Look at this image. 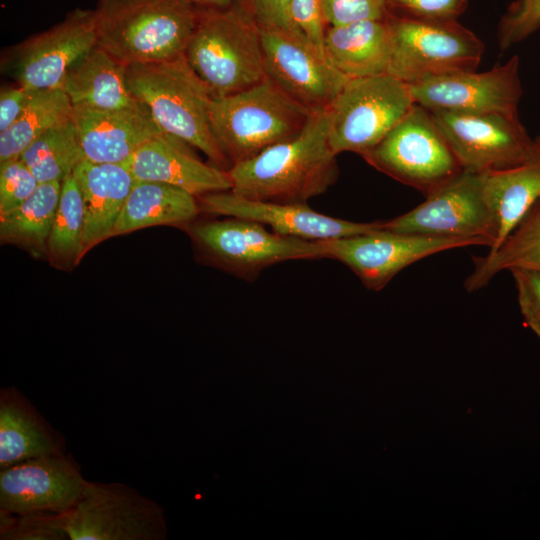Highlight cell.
Instances as JSON below:
<instances>
[{"label": "cell", "mask_w": 540, "mask_h": 540, "mask_svg": "<svg viewBox=\"0 0 540 540\" xmlns=\"http://www.w3.org/2000/svg\"><path fill=\"white\" fill-rule=\"evenodd\" d=\"M361 157L378 171L428 196L463 168L431 112L414 104L406 116Z\"/></svg>", "instance_id": "7"}, {"label": "cell", "mask_w": 540, "mask_h": 540, "mask_svg": "<svg viewBox=\"0 0 540 540\" xmlns=\"http://www.w3.org/2000/svg\"><path fill=\"white\" fill-rule=\"evenodd\" d=\"M538 201L540 202V199Z\"/></svg>", "instance_id": "42"}, {"label": "cell", "mask_w": 540, "mask_h": 540, "mask_svg": "<svg viewBox=\"0 0 540 540\" xmlns=\"http://www.w3.org/2000/svg\"><path fill=\"white\" fill-rule=\"evenodd\" d=\"M266 77L311 111L327 109L349 78L300 32L260 27Z\"/></svg>", "instance_id": "15"}, {"label": "cell", "mask_w": 540, "mask_h": 540, "mask_svg": "<svg viewBox=\"0 0 540 540\" xmlns=\"http://www.w3.org/2000/svg\"><path fill=\"white\" fill-rule=\"evenodd\" d=\"M463 170L491 173L514 167L533 139L519 115L430 111Z\"/></svg>", "instance_id": "13"}, {"label": "cell", "mask_w": 540, "mask_h": 540, "mask_svg": "<svg viewBox=\"0 0 540 540\" xmlns=\"http://www.w3.org/2000/svg\"><path fill=\"white\" fill-rule=\"evenodd\" d=\"M291 19L296 29L316 48L324 51L327 24L322 10V0H291Z\"/></svg>", "instance_id": "38"}, {"label": "cell", "mask_w": 540, "mask_h": 540, "mask_svg": "<svg viewBox=\"0 0 540 540\" xmlns=\"http://www.w3.org/2000/svg\"><path fill=\"white\" fill-rule=\"evenodd\" d=\"M60 192L59 181L40 183L24 203L0 216L1 241L23 246L36 256L47 255Z\"/></svg>", "instance_id": "29"}, {"label": "cell", "mask_w": 540, "mask_h": 540, "mask_svg": "<svg viewBox=\"0 0 540 540\" xmlns=\"http://www.w3.org/2000/svg\"><path fill=\"white\" fill-rule=\"evenodd\" d=\"M189 230L204 255L244 279H254L278 263L325 258L321 241L283 236L248 219L205 221Z\"/></svg>", "instance_id": "9"}, {"label": "cell", "mask_w": 540, "mask_h": 540, "mask_svg": "<svg viewBox=\"0 0 540 540\" xmlns=\"http://www.w3.org/2000/svg\"><path fill=\"white\" fill-rule=\"evenodd\" d=\"M198 11L223 10L233 6L238 0H184Z\"/></svg>", "instance_id": "41"}, {"label": "cell", "mask_w": 540, "mask_h": 540, "mask_svg": "<svg viewBox=\"0 0 540 540\" xmlns=\"http://www.w3.org/2000/svg\"><path fill=\"white\" fill-rule=\"evenodd\" d=\"M86 479L73 459L54 454L0 470V510L14 514H63L77 502Z\"/></svg>", "instance_id": "18"}, {"label": "cell", "mask_w": 540, "mask_h": 540, "mask_svg": "<svg viewBox=\"0 0 540 540\" xmlns=\"http://www.w3.org/2000/svg\"><path fill=\"white\" fill-rule=\"evenodd\" d=\"M200 211L260 223L277 234L324 241L382 229L383 221L353 222L312 210L307 204H287L250 199L232 190L197 197Z\"/></svg>", "instance_id": "17"}, {"label": "cell", "mask_w": 540, "mask_h": 540, "mask_svg": "<svg viewBox=\"0 0 540 540\" xmlns=\"http://www.w3.org/2000/svg\"><path fill=\"white\" fill-rule=\"evenodd\" d=\"M189 146L163 132L143 144L125 164L137 181L169 184L196 197L231 190L227 170L204 163Z\"/></svg>", "instance_id": "19"}, {"label": "cell", "mask_w": 540, "mask_h": 540, "mask_svg": "<svg viewBox=\"0 0 540 540\" xmlns=\"http://www.w3.org/2000/svg\"><path fill=\"white\" fill-rule=\"evenodd\" d=\"M262 28L299 32L291 19V0H241ZM303 35V34H302Z\"/></svg>", "instance_id": "39"}, {"label": "cell", "mask_w": 540, "mask_h": 540, "mask_svg": "<svg viewBox=\"0 0 540 540\" xmlns=\"http://www.w3.org/2000/svg\"><path fill=\"white\" fill-rule=\"evenodd\" d=\"M336 154L328 138L327 109L314 111L296 136L232 165V191L250 199L307 204L337 180Z\"/></svg>", "instance_id": "1"}, {"label": "cell", "mask_w": 540, "mask_h": 540, "mask_svg": "<svg viewBox=\"0 0 540 540\" xmlns=\"http://www.w3.org/2000/svg\"><path fill=\"white\" fill-rule=\"evenodd\" d=\"M487 173L463 170L412 210L388 221L390 232L437 238L480 239L491 249L496 218L485 190Z\"/></svg>", "instance_id": "11"}, {"label": "cell", "mask_w": 540, "mask_h": 540, "mask_svg": "<svg viewBox=\"0 0 540 540\" xmlns=\"http://www.w3.org/2000/svg\"><path fill=\"white\" fill-rule=\"evenodd\" d=\"M414 102L429 111L519 115V58L485 72H460L408 85Z\"/></svg>", "instance_id": "16"}, {"label": "cell", "mask_w": 540, "mask_h": 540, "mask_svg": "<svg viewBox=\"0 0 540 540\" xmlns=\"http://www.w3.org/2000/svg\"><path fill=\"white\" fill-rule=\"evenodd\" d=\"M391 54L387 74L411 85L476 71L483 42L457 19H416L388 13Z\"/></svg>", "instance_id": "6"}, {"label": "cell", "mask_w": 540, "mask_h": 540, "mask_svg": "<svg viewBox=\"0 0 540 540\" xmlns=\"http://www.w3.org/2000/svg\"><path fill=\"white\" fill-rule=\"evenodd\" d=\"M97 46L95 10L76 9L7 52L5 68L31 90L62 88L70 70Z\"/></svg>", "instance_id": "12"}, {"label": "cell", "mask_w": 540, "mask_h": 540, "mask_svg": "<svg viewBox=\"0 0 540 540\" xmlns=\"http://www.w3.org/2000/svg\"><path fill=\"white\" fill-rule=\"evenodd\" d=\"M73 106L62 88L35 90L17 121L0 132V162L20 158L37 138L73 119Z\"/></svg>", "instance_id": "28"}, {"label": "cell", "mask_w": 540, "mask_h": 540, "mask_svg": "<svg viewBox=\"0 0 540 540\" xmlns=\"http://www.w3.org/2000/svg\"><path fill=\"white\" fill-rule=\"evenodd\" d=\"M324 51L333 66L349 79L386 74L391 54L386 18L328 26Z\"/></svg>", "instance_id": "23"}, {"label": "cell", "mask_w": 540, "mask_h": 540, "mask_svg": "<svg viewBox=\"0 0 540 540\" xmlns=\"http://www.w3.org/2000/svg\"><path fill=\"white\" fill-rule=\"evenodd\" d=\"M64 441L20 391L0 392V469L29 459L62 454Z\"/></svg>", "instance_id": "22"}, {"label": "cell", "mask_w": 540, "mask_h": 540, "mask_svg": "<svg viewBox=\"0 0 540 540\" xmlns=\"http://www.w3.org/2000/svg\"><path fill=\"white\" fill-rule=\"evenodd\" d=\"M62 89L73 108L119 110L141 103L127 81V66L96 46L66 76Z\"/></svg>", "instance_id": "24"}, {"label": "cell", "mask_w": 540, "mask_h": 540, "mask_svg": "<svg viewBox=\"0 0 540 540\" xmlns=\"http://www.w3.org/2000/svg\"><path fill=\"white\" fill-rule=\"evenodd\" d=\"M39 184L21 158L0 162V216L24 203Z\"/></svg>", "instance_id": "34"}, {"label": "cell", "mask_w": 540, "mask_h": 540, "mask_svg": "<svg viewBox=\"0 0 540 540\" xmlns=\"http://www.w3.org/2000/svg\"><path fill=\"white\" fill-rule=\"evenodd\" d=\"M63 518L69 540H164L167 535L163 508L120 482L86 480Z\"/></svg>", "instance_id": "10"}, {"label": "cell", "mask_w": 540, "mask_h": 540, "mask_svg": "<svg viewBox=\"0 0 540 540\" xmlns=\"http://www.w3.org/2000/svg\"><path fill=\"white\" fill-rule=\"evenodd\" d=\"M35 90L20 84L6 85L0 91V132L12 126L28 105Z\"/></svg>", "instance_id": "40"}, {"label": "cell", "mask_w": 540, "mask_h": 540, "mask_svg": "<svg viewBox=\"0 0 540 540\" xmlns=\"http://www.w3.org/2000/svg\"><path fill=\"white\" fill-rule=\"evenodd\" d=\"M95 14L97 46L126 66L184 54L197 20L184 0H99Z\"/></svg>", "instance_id": "3"}, {"label": "cell", "mask_w": 540, "mask_h": 540, "mask_svg": "<svg viewBox=\"0 0 540 540\" xmlns=\"http://www.w3.org/2000/svg\"><path fill=\"white\" fill-rule=\"evenodd\" d=\"M414 104L408 85L390 74L349 79L327 108L332 151L361 156L376 146Z\"/></svg>", "instance_id": "8"}, {"label": "cell", "mask_w": 540, "mask_h": 540, "mask_svg": "<svg viewBox=\"0 0 540 540\" xmlns=\"http://www.w3.org/2000/svg\"><path fill=\"white\" fill-rule=\"evenodd\" d=\"M84 203L79 185L70 174L61 182L59 202L47 243L50 262L69 270L83 258Z\"/></svg>", "instance_id": "30"}, {"label": "cell", "mask_w": 540, "mask_h": 540, "mask_svg": "<svg viewBox=\"0 0 540 540\" xmlns=\"http://www.w3.org/2000/svg\"><path fill=\"white\" fill-rule=\"evenodd\" d=\"M389 13L416 19H457L468 0H387Z\"/></svg>", "instance_id": "36"}, {"label": "cell", "mask_w": 540, "mask_h": 540, "mask_svg": "<svg viewBox=\"0 0 540 540\" xmlns=\"http://www.w3.org/2000/svg\"><path fill=\"white\" fill-rule=\"evenodd\" d=\"M2 540H69L63 514H14L0 510Z\"/></svg>", "instance_id": "32"}, {"label": "cell", "mask_w": 540, "mask_h": 540, "mask_svg": "<svg viewBox=\"0 0 540 540\" xmlns=\"http://www.w3.org/2000/svg\"><path fill=\"white\" fill-rule=\"evenodd\" d=\"M20 158L39 183L62 182L84 160L73 119L45 132L29 145Z\"/></svg>", "instance_id": "31"}, {"label": "cell", "mask_w": 540, "mask_h": 540, "mask_svg": "<svg viewBox=\"0 0 540 540\" xmlns=\"http://www.w3.org/2000/svg\"><path fill=\"white\" fill-rule=\"evenodd\" d=\"M540 28V0H515L500 19L497 31L502 51L528 38Z\"/></svg>", "instance_id": "33"}, {"label": "cell", "mask_w": 540, "mask_h": 540, "mask_svg": "<svg viewBox=\"0 0 540 540\" xmlns=\"http://www.w3.org/2000/svg\"><path fill=\"white\" fill-rule=\"evenodd\" d=\"M473 272L466 278L468 292L485 287L504 270L524 269L540 273V202L537 201L503 241L487 255L473 257Z\"/></svg>", "instance_id": "27"}, {"label": "cell", "mask_w": 540, "mask_h": 540, "mask_svg": "<svg viewBox=\"0 0 540 540\" xmlns=\"http://www.w3.org/2000/svg\"><path fill=\"white\" fill-rule=\"evenodd\" d=\"M73 175L84 203L83 255L112 237L114 226L135 183L126 164L82 160Z\"/></svg>", "instance_id": "21"}, {"label": "cell", "mask_w": 540, "mask_h": 540, "mask_svg": "<svg viewBox=\"0 0 540 540\" xmlns=\"http://www.w3.org/2000/svg\"><path fill=\"white\" fill-rule=\"evenodd\" d=\"M485 190L496 218L493 250L540 199V136L521 163L487 173Z\"/></svg>", "instance_id": "25"}, {"label": "cell", "mask_w": 540, "mask_h": 540, "mask_svg": "<svg viewBox=\"0 0 540 540\" xmlns=\"http://www.w3.org/2000/svg\"><path fill=\"white\" fill-rule=\"evenodd\" d=\"M127 81L135 98L164 133L200 150L213 165L229 169L211 131L213 94L184 54L160 62L128 65Z\"/></svg>", "instance_id": "2"}, {"label": "cell", "mask_w": 540, "mask_h": 540, "mask_svg": "<svg viewBox=\"0 0 540 540\" xmlns=\"http://www.w3.org/2000/svg\"><path fill=\"white\" fill-rule=\"evenodd\" d=\"M327 26H341L365 20H384L387 0H322Z\"/></svg>", "instance_id": "35"}, {"label": "cell", "mask_w": 540, "mask_h": 540, "mask_svg": "<svg viewBox=\"0 0 540 540\" xmlns=\"http://www.w3.org/2000/svg\"><path fill=\"white\" fill-rule=\"evenodd\" d=\"M184 55L213 97L242 91L266 78L260 27L241 0L223 10H197Z\"/></svg>", "instance_id": "4"}, {"label": "cell", "mask_w": 540, "mask_h": 540, "mask_svg": "<svg viewBox=\"0 0 540 540\" xmlns=\"http://www.w3.org/2000/svg\"><path fill=\"white\" fill-rule=\"evenodd\" d=\"M511 273L524 322L540 337V273L524 269H513Z\"/></svg>", "instance_id": "37"}, {"label": "cell", "mask_w": 540, "mask_h": 540, "mask_svg": "<svg viewBox=\"0 0 540 540\" xmlns=\"http://www.w3.org/2000/svg\"><path fill=\"white\" fill-rule=\"evenodd\" d=\"M312 113L266 77L242 91L213 97L210 125L230 168L299 134Z\"/></svg>", "instance_id": "5"}, {"label": "cell", "mask_w": 540, "mask_h": 540, "mask_svg": "<svg viewBox=\"0 0 540 540\" xmlns=\"http://www.w3.org/2000/svg\"><path fill=\"white\" fill-rule=\"evenodd\" d=\"M321 242L325 258L346 265L373 291L383 289L404 268L428 256L454 248L488 247L480 239L427 237L384 229Z\"/></svg>", "instance_id": "14"}, {"label": "cell", "mask_w": 540, "mask_h": 540, "mask_svg": "<svg viewBox=\"0 0 540 540\" xmlns=\"http://www.w3.org/2000/svg\"><path fill=\"white\" fill-rule=\"evenodd\" d=\"M84 159L125 164L147 141L163 133L140 104L119 110L73 108Z\"/></svg>", "instance_id": "20"}, {"label": "cell", "mask_w": 540, "mask_h": 540, "mask_svg": "<svg viewBox=\"0 0 540 540\" xmlns=\"http://www.w3.org/2000/svg\"><path fill=\"white\" fill-rule=\"evenodd\" d=\"M199 213L193 194L165 183L135 180L112 237L150 226L186 224Z\"/></svg>", "instance_id": "26"}]
</instances>
